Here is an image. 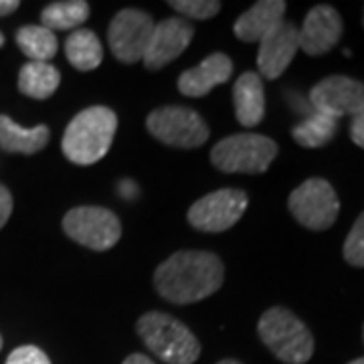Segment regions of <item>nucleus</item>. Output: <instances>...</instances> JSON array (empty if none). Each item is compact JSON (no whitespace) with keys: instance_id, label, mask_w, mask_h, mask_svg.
I'll use <instances>...</instances> for the list:
<instances>
[{"instance_id":"obj_1","label":"nucleus","mask_w":364,"mask_h":364,"mask_svg":"<svg viewBox=\"0 0 364 364\" xmlns=\"http://www.w3.org/2000/svg\"><path fill=\"white\" fill-rule=\"evenodd\" d=\"M225 279L223 261L208 251H178L158 265L154 287L170 304H195L213 296Z\"/></svg>"},{"instance_id":"obj_2","label":"nucleus","mask_w":364,"mask_h":364,"mask_svg":"<svg viewBox=\"0 0 364 364\" xmlns=\"http://www.w3.org/2000/svg\"><path fill=\"white\" fill-rule=\"evenodd\" d=\"M117 130V116L105 105H93L69 122L63 134V154L69 162L90 166L109 152Z\"/></svg>"},{"instance_id":"obj_3","label":"nucleus","mask_w":364,"mask_h":364,"mask_svg":"<svg viewBox=\"0 0 364 364\" xmlns=\"http://www.w3.org/2000/svg\"><path fill=\"white\" fill-rule=\"evenodd\" d=\"M136 330L142 342L166 364H195L200 356V344L195 334L164 312H148L138 320Z\"/></svg>"},{"instance_id":"obj_4","label":"nucleus","mask_w":364,"mask_h":364,"mask_svg":"<svg viewBox=\"0 0 364 364\" xmlns=\"http://www.w3.org/2000/svg\"><path fill=\"white\" fill-rule=\"evenodd\" d=\"M261 342L286 364H306L314 354V336L308 326L287 308L275 306L263 312L257 324Z\"/></svg>"},{"instance_id":"obj_5","label":"nucleus","mask_w":364,"mask_h":364,"mask_svg":"<svg viewBox=\"0 0 364 364\" xmlns=\"http://www.w3.org/2000/svg\"><path fill=\"white\" fill-rule=\"evenodd\" d=\"M277 156V144L261 134H233L210 150L213 166L227 174H263Z\"/></svg>"},{"instance_id":"obj_6","label":"nucleus","mask_w":364,"mask_h":364,"mask_svg":"<svg viewBox=\"0 0 364 364\" xmlns=\"http://www.w3.org/2000/svg\"><path fill=\"white\" fill-rule=\"evenodd\" d=\"M287 207L301 227L310 231H326L338 219L340 200L330 182L308 178L289 195Z\"/></svg>"},{"instance_id":"obj_7","label":"nucleus","mask_w":364,"mask_h":364,"mask_svg":"<svg viewBox=\"0 0 364 364\" xmlns=\"http://www.w3.org/2000/svg\"><path fill=\"white\" fill-rule=\"evenodd\" d=\"M146 128L158 142L172 148H198L208 140V126L191 107L164 105L150 112Z\"/></svg>"},{"instance_id":"obj_8","label":"nucleus","mask_w":364,"mask_h":364,"mask_svg":"<svg viewBox=\"0 0 364 364\" xmlns=\"http://www.w3.org/2000/svg\"><path fill=\"white\" fill-rule=\"evenodd\" d=\"M63 231L83 247L107 251L119 241L122 225L109 208L75 207L63 217Z\"/></svg>"},{"instance_id":"obj_9","label":"nucleus","mask_w":364,"mask_h":364,"mask_svg":"<svg viewBox=\"0 0 364 364\" xmlns=\"http://www.w3.org/2000/svg\"><path fill=\"white\" fill-rule=\"evenodd\" d=\"M247 205L249 198L243 191L221 188L193 203L188 208V223L203 233H223L237 225Z\"/></svg>"},{"instance_id":"obj_10","label":"nucleus","mask_w":364,"mask_h":364,"mask_svg":"<svg viewBox=\"0 0 364 364\" xmlns=\"http://www.w3.org/2000/svg\"><path fill=\"white\" fill-rule=\"evenodd\" d=\"M152 31H154V21L148 13H142L138 9L119 11L107 28V41L114 57L122 63L142 61Z\"/></svg>"},{"instance_id":"obj_11","label":"nucleus","mask_w":364,"mask_h":364,"mask_svg":"<svg viewBox=\"0 0 364 364\" xmlns=\"http://www.w3.org/2000/svg\"><path fill=\"white\" fill-rule=\"evenodd\" d=\"M314 112L340 119L364 112V83L346 75H330L318 81L310 91Z\"/></svg>"},{"instance_id":"obj_12","label":"nucleus","mask_w":364,"mask_h":364,"mask_svg":"<svg viewBox=\"0 0 364 364\" xmlns=\"http://www.w3.org/2000/svg\"><path fill=\"white\" fill-rule=\"evenodd\" d=\"M193 37H195V26L176 16L164 18L162 23L154 25L148 49L142 57L146 69L158 71L172 63L176 57H181L186 51Z\"/></svg>"},{"instance_id":"obj_13","label":"nucleus","mask_w":364,"mask_h":364,"mask_svg":"<svg viewBox=\"0 0 364 364\" xmlns=\"http://www.w3.org/2000/svg\"><path fill=\"white\" fill-rule=\"evenodd\" d=\"M299 49V28L289 21H282L259 41L257 67L265 79H277L294 61Z\"/></svg>"},{"instance_id":"obj_14","label":"nucleus","mask_w":364,"mask_h":364,"mask_svg":"<svg viewBox=\"0 0 364 364\" xmlns=\"http://www.w3.org/2000/svg\"><path fill=\"white\" fill-rule=\"evenodd\" d=\"M342 31L344 25L338 11L328 4H318L310 9L299 28V49L310 57H320L338 45Z\"/></svg>"},{"instance_id":"obj_15","label":"nucleus","mask_w":364,"mask_h":364,"mask_svg":"<svg viewBox=\"0 0 364 364\" xmlns=\"http://www.w3.org/2000/svg\"><path fill=\"white\" fill-rule=\"evenodd\" d=\"M233 73V61L225 53H213L200 65L186 69L178 77V91L186 97H205L217 85L227 83Z\"/></svg>"},{"instance_id":"obj_16","label":"nucleus","mask_w":364,"mask_h":364,"mask_svg":"<svg viewBox=\"0 0 364 364\" xmlns=\"http://www.w3.org/2000/svg\"><path fill=\"white\" fill-rule=\"evenodd\" d=\"M287 4L284 0H261L255 2L247 13H243L233 31L237 39L245 41V43H259L272 28L279 25L284 21Z\"/></svg>"},{"instance_id":"obj_17","label":"nucleus","mask_w":364,"mask_h":364,"mask_svg":"<svg viewBox=\"0 0 364 364\" xmlns=\"http://www.w3.org/2000/svg\"><path fill=\"white\" fill-rule=\"evenodd\" d=\"M235 116L241 126L253 128L265 116V91L259 73L247 71L235 81Z\"/></svg>"},{"instance_id":"obj_18","label":"nucleus","mask_w":364,"mask_h":364,"mask_svg":"<svg viewBox=\"0 0 364 364\" xmlns=\"http://www.w3.org/2000/svg\"><path fill=\"white\" fill-rule=\"evenodd\" d=\"M49 138H51V132L43 124L26 130L9 116H0V148L4 152L35 154L49 144Z\"/></svg>"},{"instance_id":"obj_19","label":"nucleus","mask_w":364,"mask_h":364,"mask_svg":"<svg viewBox=\"0 0 364 364\" xmlns=\"http://www.w3.org/2000/svg\"><path fill=\"white\" fill-rule=\"evenodd\" d=\"M59 83H61V73L51 63L28 61V63L21 67L18 90H21V93H25L26 97L47 100L57 91Z\"/></svg>"},{"instance_id":"obj_20","label":"nucleus","mask_w":364,"mask_h":364,"mask_svg":"<svg viewBox=\"0 0 364 364\" xmlns=\"http://www.w3.org/2000/svg\"><path fill=\"white\" fill-rule=\"evenodd\" d=\"M65 55L77 71H93L104 61V47L90 28H75L65 39Z\"/></svg>"},{"instance_id":"obj_21","label":"nucleus","mask_w":364,"mask_h":364,"mask_svg":"<svg viewBox=\"0 0 364 364\" xmlns=\"http://www.w3.org/2000/svg\"><path fill=\"white\" fill-rule=\"evenodd\" d=\"M16 45L18 49L31 57V61L49 63V59L59 51V41L55 33L43 25H26L16 31Z\"/></svg>"},{"instance_id":"obj_22","label":"nucleus","mask_w":364,"mask_h":364,"mask_svg":"<svg viewBox=\"0 0 364 364\" xmlns=\"http://www.w3.org/2000/svg\"><path fill=\"white\" fill-rule=\"evenodd\" d=\"M336 132H338V119L320 112H312L304 122L291 128V136L296 144L304 148H322L328 142H332Z\"/></svg>"},{"instance_id":"obj_23","label":"nucleus","mask_w":364,"mask_h":364,"mask_svg":"<svg viewBox=\"0 0 364 364\" xmlns=\"http://www.w3.org/2000/svg\"><path fill=\"white\" fill-rule=\"evenodd\" d=\"M90 16V4L83 0H65L53 2L43 9L41 25L49 31H69L83 25Z\"/></svg>"},{"instance_id":"obj_24","label":"nucleus","mask_w":364,"mask_h":364,"mask_svg":"<svg viewBox=\"0 0 364 364\" xmlns=\"http://www.w3.org/2000/svg\"><path fill=\"white\" fill-rule=\"evenodd\" d=\"M342 255L352 267H364V213H360V217L352 225L342 247Z\"/></svg>"},{"instance_id":"obj_25","label":"nucleus","mask_w":364,"mask_h":364,"mask_svg":"<svg viewBox=\"0 0 364 364\" xmlns=\"http://www.w3.org/2000/svg\"><path fill=\"white\" fill-rule=\"evenodd\" d=\"M170 6L188 18L207 21L221 13V2L217 0H170Z\"/></svg>"},{"instance_id":"obj_26","label":"nucleus","mask_w":364,"mask_h":364,"mask_svg":"<svg viewBox=\"0 0 364 364\" xmlns=\"http://www.w3.org/2000/svg\"><path fill=\"white\" fill-rule=\"evenodd\" d=\"M6 364H51V360L37 346H18L9 354Z\"/></svg>"},{"instance_id":"obj_27","label":"nucleus","mask_w":364,"mask_h":364,"mask_svg":"<svg viewBox=\"0 0 364 364\" xmlns=\"http://www.w3.org/2000/svg\"><path fill=\"white\" fill-rule=\"evenodd\" d=\"M11 213H13V195L6 186L0 184V229L11 219Z\"/></svg>"},{"instance_id":"obj_28","label":"nucleus","mask_w":364,"mask_h":364,"mask_svg":"<svg viewBox=\"0 0 364 364\" xmlns=\"http://www.w3.org/2000/svg\"><path fill=\"white\" fill-rule=\"evenodd\" d=\"M350 138H352V142L356 144V146L364 148V112L363 114H358V116L352 117Z\"/></svg>"},{"instance_id":"obj_29","label":"nucleus","mask_w":364,"mask_h":364,"mask_svg":"<svg viewBox=\"0 0 364 364\" xmlns=\"http://www.w3.org/2000/svg\"><path fill=\"white\" fill-rule=\"evenodd\" d=\"M119 195L124 196V198H128V200H132L134 196L138 195V188H136V184L130 181L119 182Z\"/></svg>"},{"instance_id":"obj_30","label":"nucleus","mask_w":364,"mask_h":364,"mask_svg":"<svg viewBox=\"0 0 364 364\" xmlns=\"http://www.w3.org/2000/svg\"><path fill=\"white\" fill-rule=\"evenodd\" d=\"M18 6H21V2H18V0H0V16L13 14Z\"/></svg>"},{"instance_id":"obj_31","label":"nucleus","mask_w":364,"mask_h":364,"mask_svg":"<svg viewBox=\"0 0 364 364\" xmlns=\"http://www.w3.org/2000/svg\"><path fill=\"white\" fill-rule=\"evenodd\" d=\"M124 364H154V363H152L148 356H144V354H138V352H136V354H130V356L124 360Z\"/></svg>"},{"instance_id":"obj_32","label":"nucleus","mask_w":364,"mask_h":364,"mask_svg":"<svg viewBox=\"0 0 364 364\" xmlns=\"http://www.w3.org/2000/svg\"><path fill=\"white\" fill-rule=\"evenodd\" d=\"M217 364H241L239 360H231V358H227V360H221V363Z\"/></svg>"},{"instance_id":"obj_33","label":"nucleus","mask_w":364,"mask_h":364,"mask_svg":"<svg viewBox=\"0 0 364 364\" xmlns=\"http://www.w3.org/2000/svg\"><path fill=\"white\" fill-rule=\"evenodd\" d=\"M348 364H364V356L363 358H356V360H352V363H348Z\"/></svg>"},{"instance_id":"obj_34","label":"nucleus","mask_w":364,"mask_h":364,"mask_svg":"<svg viewBox=\"0 0 364 364\" xmlns=\"http://www.w3.org/2000/svg\"><path fill=\"white\" fill-rule=\"evenodd\" d=\"M2 45H4V35L0 33V47H2Z\"/></svg>"},{"instance_id":"obj_35","label":"nucleus","mask_w":364,"mask_h":364,"mask_svg":"<svg viewBox=\"0 0 364 364\" xmlns=\"http://www.w3.org/2000/svg\"><path fill=\"white\" fill-rule=\"evenodd\" d=\"M0 348H2V336H0Z\"/></svg>"},{"instance_id":"obj_36","label":"nucleus","mask_w":364,"mask_h":364,"mask_svg":"<svg viewBox=\"0 0 364 364\" xmlns=\"http://www.w3.org/2000/svg\"><path fill=\"white\" fill-rule=\"evenodd\" d=\"M363 340H364V326H363Z\"/></svg>"},{"instance_id":"obj_37","label":"nucleus","mask_w":364,"mask_h":364,"mask_svg":"<svg viewBox=\"0 0 364 364\" xmlns=\"http://www.w3.org/2000/svg\"><path fill=\"white\" fill-rule=\"evenodd\" d=\"M363 25H364V21H363Z\"/></svg>"}]
</instances>
